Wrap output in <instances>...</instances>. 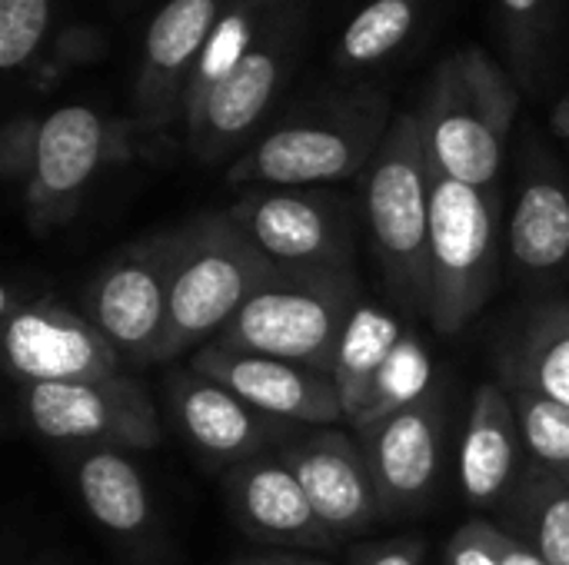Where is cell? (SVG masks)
I'll list each match as a JSON object with an SVG mask.
<instances>
[{
    "label": "cell",
    "instance_id": "22",
    "mask_svg": "<svg viewBox=\"0 0 569 565\" xmlns=\"http://www.w3.org/2000/svg\"><path fill=\"white\" fill-rule=\"evenodd\" d=\"M403 333H407L403 320L393 316L390 310L377 306V303L360 300V306L353 310V316H350V323L337 343L333 366H330V380L337 386L347 423L357 413L360 400L367 396L373 376L380 373V366L393 353V346L403 340Z\"/></svg>",
    "mask_w": 569,
    "mask_h": 565
},
{
    "label": "cell",
    "instance_id": "21",
    "mask_svg": "<svg viewBox=\"0 0 569 565\" xmlns=\"http://www.w3.org/2000/svg\"><path fill=\"white\" fill-rule=\"evenodd\" d=\"M510 253L530 276L560 273L569 263V193L557 180L523 186L510 220Z\"/></svg>",
    "mask_w": 569,
    "mask_h": 565
},
{
    "label": "cell",
    "instance_id": "4",
    "mask_svg": "<svg viewBox=\"0 0 569 565\" xmlns=\"http://www.w3.org/2000/svg\"><path fill=\"white\" fill-rule=\"evenodd\" d=\"M427 320L437 333H460L487 306L497 283V203L490 190L433 170Z\"/></svg>",
    "mask_w": 569,
    "mask_h": 565
},
{
    "label": "cell",
    "instance_id": "29",
    "mask_svg": "<svg viewBox=\"0 0 569 565\" xmlns=\"http://www.w3.org/2000/svg\"><path fill=\"white\" fill-rule=\"evenodd\" d=\"M443 565H503L493 546V523L490 519H470L463 523L453 539L447 543Z\"/></svg>",
    "mask_w": 569,
    "mask_h": 565
},
{
    "label": "cell",
    "instance_id": "30",
    "mask_svg": "<svg viewBox=\"0 0 569 565\" xmlns=\"http://www.w3.org/2000/svg\"><path fill=\"white\" fill-rule=\"evenodd\" d=\"M427 546L423 539H390L380 546H370L357 556L353 565H423Z\"/></svg>",
    "mask_w": 569,
    "mask_h": 565
},
{
    "label": "cell",
    "instance_id": "23",
    "mask_svg": "<svg viewBox=\"0 0 569 565\" xmlns=\"http://www.w3.org/2000/svg\"><path fill=\"white\" fill-rule=\"evenodd\" d=\"M277 83V63L267 53H243L223 77H217L203 97V137L237 140L267 110Z\"/></svg>",
    "mask_w": 569,
    "mask_h": 565
},
{
    "label": "cell",
    "instance_id": "26",
    "mask_svg": "<svg viewBox=\"0 0 569 565\" xmlns=\"http://www.w3.org/2000/svg\"><path fill=\"white\" fill-rule=\"evenodd\" d=\"M213 23V0H170L147 33V53L153 70H177L183 67L200 43L207 40V30Z\"/></svg>",
    "mask_w": 569,
    "mask_h": 565
},
{
    "label": "cell",
    "instance_id": "6",
    "mask_svg": "<svg viewBox=\"0 0 569 565\" xmlns=\"http://www.w3.org/2000/svg\"><path fill=\"white\" fill-rule=\"evenodd\" d=\"M20 406L40 440L90 450L110 446L123 453L153 450L160 443L157 406L133 376L37 383L20 390Z\"/></svg>",
    "mask_w": 569,
    "mask_h": 565
},
{
    "label": "cell",
    "instance_id": "15",
    "mask_svg": "<svg viewBox=\"0 0 569 565\" xmlns=\"http://www.w3.org/2000/svg\"><path fill=\"white\" fill-rule=\"evenodd\" d=\"M420 127L437 173L477 190H490L497 183L507 127L503 103L497 97H477L460 83L447 87Z\"/></svg>",
    "mask_w": 569,
    "mask_h": 565
},
{
    "label": "cell",
    "instance_id": "24",
    "mask_svg": "<svg viewBox=\"0 0 569 565\" xmlns=\"http://www.w3.org/2000/svg\"><path fill=\"white\" fill-rule=\"evenodd\" d=\"M437 393V373H433V356L430 350L420 343V336L413 330L403 333V340L393 346V353L387 356V363L380 366V373L373 376L367 396L360 400L357 413L350 416V430H367L393 413H403L417 403H423L427 396Z\"/></svg>",
    "mask_w": 569,
    "mask_h": 565
},
{
    "label": "cell",
    "instance_id": "11",
    "mask_svg": "<svg viewBox=\"0 0 569 565\" xmlns=\"http://www.w3.org/2000/svg\"><path fill=\"white\" fill-rule=\"evenodd\" d=\"M250 243L283 270H350V230L340 213L307 193H263L230 210Z\"/></svg>",
    "mask_w": 569,
    "mask_h": 565
},
{
    "label": "cell",
    "instance_id": "10",
    "mask_svg": "<svg viewBox=\"0 0 569 565\" xmlns=\"http://www.w3.org/2000/svg\"><path fill=\"white\" fill-rule=\"evenodd\" d=\"M280 456L300 480L317 519L333 539L353 536L383 516L363 446L340 426H317L283 446Z\"/></svg>",
    "mask_w": 569,
    "mask_h": 565
},
{
    "label": "cell",
    "instance_id": "17",
    "mask_svg": "<svg viewBox=\"0 0 569 565\" xmlns=\"http://www.w3.org/2000/svg\"><path fill=\"white\" fill-rule=\"evenodd\" d=\"M73 486L87 516L127 546H143L153 539L157 513L147 493L143 473L123 450L90 446L70 456Z\"/></svg>",
    "mask_w": 569,
    "mask_h": 565
},
{
    "label": "cell",
    "instance_id": "20",
    "mask_svg": "<svg viewBox=\"0 0 569 565\" xmlns=\"http://www.w3.org/2000/svg\"><path fill=\"white\" fill-rule=\"evenodd\" d=\"M513 539L533 549L543 563L569 565V486L547 470L527 463L517 486L500 506Z\"/></svg>",
    "mask_w": 569,
    "mask_h": 565
},
{
    "label": "cell",
    "instance_id": "7",
    "mask_svg": "<svg viewBox=\"0 0 569 565\" xmlns=\"http://www.w3.org/2000/svg\"><path fill=\"white\" fill-rule=\"evenodd\" d=\"M3 360L20 386L117 376L123 360L107 336L57 300H17L3 290Z\"/></svg>",
    "mask_w": 569,
    "mask_h": 565
},
{
    "label": "cell",
    "instance_id": "5",
    "mask_svg": "<svg viewBox=\"0 0 569 565\" xmlns=\"http://www.w3.org/2000/svg\"><path fill=\"white\" fill-rule=\"evenodd\" d=\"M180 230L137 240L110 256L83 290V316L127 366L160 363L170 323V280Z\"/></svg>",
    "mask_w": 569,
    "mask_h": 565
},
{
    "label": "cell",
    "instance_id": "28",
    "mask_svg": "<svg viewBox=\"0 0 569 565\" xmlns=\"http://www.w3.org/2000/svg\"><path fill=\"white\" fill-rule=\"evenodd\" d=\"M47 0H0V67H20L47 30Z\"/></svg>",
    "mask_w": 569,
    "mask_h": 565
},
{
    "label": "cell",
    "instance_id": "18",
    "mask_svg": "<svg viewBox=\"0 0 569 565\" xmlns=\"http://www.w3.org/2000/svg\"><path fill=\"white\" fill-rule=\"evenodd\" d=\"M363 147L333 127H283L270 133L247 163L233 170V180H257L270 186H310L347 176Z\"/></svg>",
    "mask_w": 569,
    "mask_h": 565
},
{
    "label": "cell",
    "instance_id": "3",
    "mask_svg": "<svg viewBox=\"0 0 569 565\" xmlns=\"http://www.w3.org/2000/svg\"><path fill=\"white\" fill-rule=\"evenodd\" d=\"M430 200L433 163L423 143V127L413 117H403L387 133L367 176V220L390 293L410 313L423 316L430 296Z\"/></svg>",
    "mask_w": 569,
    "mask_h": 565
},
{
    "label": "cell",
    "instance_id": "16",
    "mask_svg": "<svg viewBox=\"0 0 569 565\" xmlns=\"http://www.w3.org/2000/svg\"><path fill=\"white\" fill-rule=\"evenodd\" d=\"M527 466L513 396L500 383L473 393L460 440L457 480L473 509H500Z\"/></svg>",
    "mask_w": 569,
    "mask_h": 565
},
{
    "label": "cell",
    "instance_id": "2",
    "mask_svg": "<svg viewBox=\"0 0 569 565\" xmlns=\"http://www.w3.org/2000/svg\"><path fill=\"white\" fill-rule=\"evenodd\" d=\"M270 273L273 263L250 243L230 213L183 223L170 280V323L160 363L190 350L197 353L217 340Z\"/></svg>",
    "mask_w": 569,
    "mask_h": 565
},
{
    "label": "cell",
    "instance_id": "12",
    "mask_svg": "<svg viewBox=\"0 0 569 565\" xmlns=\"http://www.w3.org/2000/svg\"><path fill=\"white\" fill-rule=\"evenodd\" d=\"M107 160V127L87 107H60L37 127L27 206L33 226L53 230L70 220L83 190Z\"/></svg>",
    "mask_w": 569,
    "mask_h": 565
},
{
    "label": "cell",
    "instance_id": "1",
    "mask_svg": "<svg viewBox=\"0 0 569 565\" xmlns=\"http://www.w3.org/2000/svg\"><path fill=\"white\" fill-rule=\"evenodd\" d=\"M360 306L350 270H283L250 293L227 330L210 340L223 350L260 353L330 376L337 343Z\"/></svg>",
    "mask_w": 569,
    "mask_h": 565
},
{
    "label": "cell",
    "instance_id": "32",
    "mask_svg": "<svg viewBox=\"0 0 569 565\" xmlns=\"http://www.w3.org/2000/svg\"><path fill=\"white\" fill-rule=\"evenodd\" d=\"M240 565H333L323 563V559H300V556H267V559H250V563Z\"/></svg>",
    "mask_w": 569,
    "mask_h": 565
},
{
    "label": "cell",
    "instance_id": "25",
    "mask_svg": "<svg viewBox=\"0 0 569 565\" xmlns=\"http://www.w3.org/2000/svg\"><path fill=\"white\" fill-rule=\"evenodd\" d=\"M507 393L513 396L517 406L527 463L547 470L550 476L569 486V406L520 390H507Z\"/></svg>",
    "mask_w": 569,
    "mask_h": 565
},
{
    "label": "cell",
    "instance_id": "31",
    "mask_svg": "<svg viewBox=\"0 0 569 565\" xmlns=\"http://www.w3.org/2000/svg\"><path fill=\"white\" fill-rule=\"evenodd\" d=\"M493 546H497L500 563L503 565H550V563H543L533 549H527L520 539H513L507 529H500L497 523H493Z\"/></svg>",
    "mask_w": 569,
    "mask_h": 565
},
{
    "label": "cell",
    "instance_id": "9",
    "mask_svg": "<svg viewBox=\"0 0 569 565\" xmlns=\"http://www.w3.org/2000/svg\"><path fill=\"white\" fill-rule=\"evenodd\" d=\"M383 516L413 513L423 506L443 466V406L440 396L393 413L357 433Z\"/></svg>",
    "mask_w": 569,
    "mask_h": 565
},
{
    "label": "cell",
    "instance_id": "8",
    "mask_svg": "<svg viewBox=\"0 0 569 565\" xmlns=\"http://www.w3.org/2000/svg\"><path fill=\"white\" fill-rule=\"evenodd\" d=\"M190 366L230 393H237L247 406L263 413L267 420L280 426H340L343 406L337 396V386L327 373H317L310 366L260 356V353H240L223 350L217 343L200 346L190 356Z\"/></svg>",
    "mask_w": 569,
    "mask_h": 565
},
{
    "label": "cell",
    "instance_id": "14",
    "mask_svg": "<svg viewBox=\"0 0 569 565\" xmlns=\"http://www.w3.org/2000/svg\"><path fill=\"white\" fill-rule=\"evenodd\" d=\"M227 503L233 519L263 543L330 549L337 539L317 519L300 480L280 453H260L227 473Z\"/></svg>",
    "mask_w": 569,
    "mask_h": 565
},
{
    "label": "cell",
    "instance_id": "27",
    "mask_svg": "<svg viewBox=\"0 0 569 565\" xmlns=\"http://www.w3.org/2000/svg\"><path fill=\"white\" fill-rule=\"evenodd\" d=\"M410 23H413V10L407 0H377L347 27L343 50L357 63L380 60L407 37Z\"/></svg>",
    "mask_w": 569,
    "mask_h": 565
},
{
    "label": "cell",
    "instance_id": "34",
    "mask_svg": "<svg viewBox=\"0 0 569 565\" xmlns=\"http://www.w3.org/2000/svg\"><path fill=\"white\" fill-rule=\"evenodd\" d=\"M233 565H240V563H233Z\"/></svg>",
    "mask_w": 569,
    "mask_h": 565
},
{
    "label": "cell",
    "instance_id": "13",
    "mask_svg": "<svg viewBox=\"0 0 569 565\" xmlns=\"http://www.w3.org/2000/svg\"><path fill=\"white\" fill-rule=\"evenodd\" d=\"M167 403L180 433L213 466H240L267 453L280 426L193 366L170 373Z\"/></svg>",
    "mask_w": 569,
    "mask_h": 565
},
{
    "label": "cell",
    "instance_id": "33",
    "mask_svg": "<svg viewBox=\"0 0 569 565\" xmlns=\"http://www.w3.org/2000/svg\"><path fill=\"white\" fill-rule=\"evenodd\" d=\"M537 3H540V0H503V7L513 10V13H530Z\"/></svg>",
    "mask_w": 569,
    "mask_h": 565
},
{
    "label": "cell",
    "instance_id": "19",
    "mask_svg": "<svg viewBox=\"0 0 569 565\" xmlns=\"http://www.w3.org/2000/svg\"><path fill=\"white\" fill-rule=\"evenodd\" d=\"M500 370L507 390L569 406V300H543L520 316L500 353Z\"/></svg>",
    "mask_w": 569,
    "mask_h": 565
}]
</instances>
